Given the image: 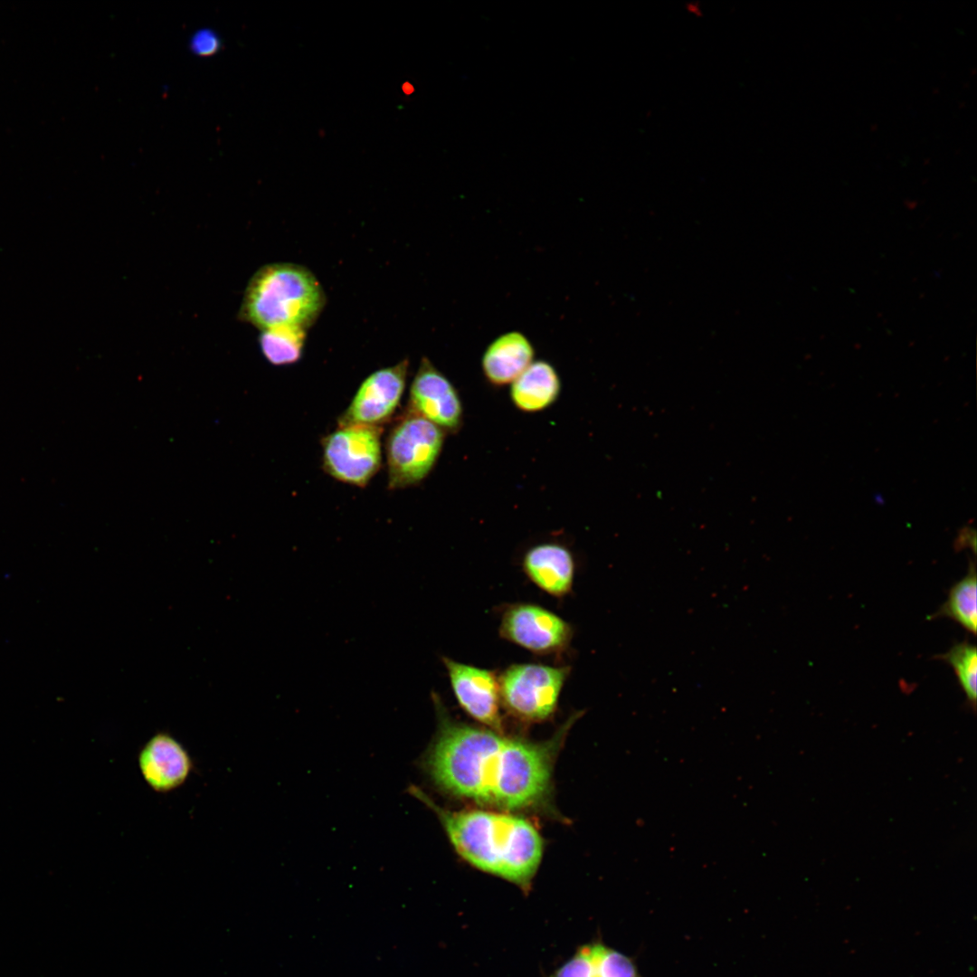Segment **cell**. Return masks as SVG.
Returning a JSON list of instances; mask_svg holds the SVG:
<instances>
[{"label":"cell","mask_w":977,"mask_h":977,"mask_svg":"<svg viewBox=\"0 0 977 977\" xmlns=\"http://www.w3.org/2000/svg\"><path fill=\"white\" fill-rule=\"evenodd\" d=\"M438 728L424 768L443 792L502 811L541 803L550 791L553 763L578 715L551 739L530 742L456 721L432 694Z\"/></svg>","instance_id":"1"},{"label":"cell","mask_w":977,"mask_h":977,"mask_svg":"<svg viewBox=\"0 0 977 977\" xmlns=\"http://www.w3.org/2000/svg\"><path fill=\"white\" fill-rule=\"evenodd\" d=\"M410 793L439 818L456 852L473 867L527 890L543 855V839L528 820L505 811H451L421 789Z\"/></svg>","instance_id":"2"},{"label":"cell","mask_w":977,"mask_h":977,"mask_svg":"<svg viewBox=\"0 0 977 977\" xmlns=\"http://www.w3.org/2000/svg\"><path fill=\"white\" fill-rule=\"evenodd\" d=\"M326 305V294L308 268L292 262H274L260 268L250 280L240 308V318L261 331L293 326L308 329Z\"/></svg>","instance_id":"3"},{"label":"cell","mask_w":977,"mask_h":977,"mask_svg":"<svg viewBox=\"0 0 977 977\" xmlns=\"http://www.w3.org/2000/svg\"><path fill=\"white\" fill-rule=\"evenodd\" d=\"M446 432L407 411L394 425L385 442L387 486L403 489L422 483L441 454Z\"/></svg>","instance_id":"4"},{"label":"cell","mask_w":977,"mask_h":977,"mask_svg":"<svg viewBox=\"0 0 977 977\" xmlns=\"http://www.w3.org/2000/svg\"><path fill=\"white\" fill-rule=\"evenodd\" d=\"M569 673V667L510 665L498 677L501 705L522 720H546L556 709Z\"/></svg>","instance_id":"5"},{"label":"cell","mask_w":977,"mask_h":977,"mask_svg":"<svg viewBox=\"0 0 977 977\" xmlns=\"http://www.w3.org/2000/svg\"><path fill=\"white\" fill-rule=\"evenodd\" d=\"M382 426H337L321 441L324 471L342 483L367 486L382 465Z\"/></svg>","instance_id":"6"},{"label":"cell","mask_w":977,"mask_h":977,"mask_svg":"<svg viewBox=\"0 0 977 977\" xmlns=\"http://www.w3.org/2000/svg\"><path fill=\"white\" fill-rule=\"evenodd\" d=\"M499 634L534 654L556 655L569 647L573 629L560 616L542 606L518 602L504 608Z\"/></svg>","instance_id":"7"},{"label":"cell","mask_w":977,"mask_h":977,"mask_svg":"<svg viewBox=\"0 0 977 977\" xmlns=\"http://www.w3.org/2000/svg\"><path fill=\"white\" fill-rule=\"evenodd\" d=\"M408 370L409 361L403 359L367 375L337 419V425L382 426L388 422L401 403Z\"/></svg>","instance_id":"8"},{"label":"cell","mask_w":977,"mask_h":977,"mask_svg":"<svg viewBox=\"0 0 977 977\" xmlns=\"http://www.w3.org/2000/svg\"><path fill=\"white\" fill-rule=\"evenodd\" d=\"M407 411L432 422L447 434L462 427L464 410L453 384L422 357L409 389Z\"/></svg>","instance_id":"9"},{"label":"cell","mask_w":977,"mask_h":977,"mask_svg":"<svg viewBox=\"0 0 977 977\" xmlns=\"http://www.w3.org/2000/svg\"><path fill=\"white\" fill-rule=\"evenodd\" d=\"M453 694L461 708L486 727L502 733L500 695L497 675L478 668L442 657Z\"/></svg>","instance_id":"10"},{"label":"cell","mask_w":977,"mask_h":977,"mask_svg":"<svg viewBox=\"0 0 977 977\" xmlns=\"http://www.w3.org/2000/svg\"><path fill=\"white\" fill-rule=\"evenodd\" d=\"M138 766L151 790L168 793L186 783L194 764L186 747L177 738L167 731H158L139 749Z\"/></svg>","instance_id":"11"},{"label":"cell","mask_w":977,"mask_h":977,"mask_svg":"<svg viewBox=\"0 0 977 977\" xmlns=\"http://www.w3.org/2000/svg\"><path fill=\"white\" fill-rule=\"evenodd\" d=\"M522 567L526 576L550 595L563 597L572 590L574 558L570 549L560 543L533 545L525 553Z\"/></svg>","instance_id":"12"},{"label":"cell","mask_w":977,"mask_h":977,"mask_svg":"<svg viewBox=\"0 0 977 977\" xmlns=\"http://www.w3.org/2000/svg\"><path fill=\"white\" fill-rule=\"evenodd\" d=\"M535 350L522 333L511 331L494 339L481 358L486 380L501 387L510 384L534 361Z\"/></svg>","instance_id":"13"},{"label":"cell","mask_w":977,"mask_h":977,"mask_svg":"<svg viewBox=\"0 0 977 977\" xmlns=\"http://www.w3.org/2000/svg\"><path fill=\"white\" fill-rule=\"evenodd\" d=\"M509 385L513 405L526 413L546 410L558 400L562 390L556 369L545 360L533 361Z\"/></svg>","instance_id":"14"},{"label":"cell","mask_w":977,"mask_h":977,"mask_svg":"<svg viewBox=\"0 0 977 977\" xmlns=\"http://www.w3.org/2000/svg\"><path fill=\"white\" fill-rule=\"evenodd\" d=\"M976 582L975 564L970 562L966 575L951 587L946 602L931 618H950L974 635L977 629Z\"/></svg>","instance_id":"15"},{"label":"cell","mask_w":977,"mask_h":977,"mask_svg":"<svg viewBox=\"0 0 977 977\" xmlns=\"http://www.w3.org/2000/svg\"><path fill=\"white\" fill-rule=\"evenodd\" d=\"M306 337L305 328L279 326L261 330L259 342L268 362L274 365H289L300 360Z\"/></svg>","instance_id":"16"},{"label":"cell","mask_w":977,"mask_h":977,"mask_svg":"<svg viewBox=\"0 0 977 977\" xmlns=\"http://www.w3.org/2000/svg\"><path fill=\"white\" fill-rule=\"evenodd\" d=\"M938 658L953 668L967 702L971 709L974 711L977 695L976 647L967 641L959 642Z\"/></svg>","instance_id":"17"},{"label":"cell","mask_w":977,"mask_h":977,"mask_svg":"<svg viewBox=\"0 0 977 977\" xmlns=\"http://www.w3.org/2000/svg\"><path fill=\"white\" fill-rule=\"evenodd\" d=\"M590 945L599 977H639L635 965L626 955L600 943Z\"/></svg>","instance_id":"18"},{"label":"cell","mask_w":977,"mask_h":977,"mask_svg":"<svg viewBox=\"0 0 977 977\" xmlns=\"http://www.w3.org/2000/svg\"><path fill=\"white\" fill-rule=\"evenodd\" d=\"M217 45L218 42L216 37L212 35L209 32H201L196 34L193 40L194 50L201 54L211 53L216 50Z\"/></svg>","instance_id":"19"},{"label":"cell","mask_w":977,"mask_h":977,"mask_svg":"<svg viewBox=\"0 0 977 977\" xmlns=\"http://www.w3.org/2000/svg\"><path fill=\"white\" fill-rule=\"evenodd\" d=\"M686 9H687L688 13L693 14L694 16H701L703 14V11H702L700 5H698V3H697V2H689V3H688L686 5Z\"/></svg>","instance_id":"20"}]
</instances>
